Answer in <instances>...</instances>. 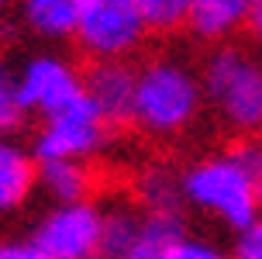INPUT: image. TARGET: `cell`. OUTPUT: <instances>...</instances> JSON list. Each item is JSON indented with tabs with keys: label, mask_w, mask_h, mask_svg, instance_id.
Segmentation results:
<instances>
[{
	"label": "cell",
	"mask_w": 262,
	"mask_h": 259,
	"mask_svg": "<svg viewBox=\"0 0 262 259\" xmlns=\"http://www.w3.org/2000/svg\"><path fill=\"white\" fill-rule=\"evenodd\" d=\"M252 155H255V173H259V194H262V135H259V142H255V149H252Z\"/></svg>",
	"instance_id": "cell-21"
},
{
	"label": "cell",
	"mask_w": 262,
	"mask_h": 259,
	"mask_svg": "<svg viewBox=\"0 0 262 259\" xmlns=\"http://www.w3.org/2000/svg\"><path fill=\"white\" fill-rule=\"evenodd\" d=\"M86 97L107 125H128L135 111V66L97 63L86 73Z\"/></svg>",
	"instance_id": "cell-9"
},
{
	"label": "cell",
	"mask_w": 262,
	"mask_h": 259,
	"mask_svg": "<svg viewBox=\"0 0 262 259\" xmlns=\"http://www.w3.org/2000/svg\"><path fill=\"white\" fill-rule=\"evenodd\" d=\"M135 204L142 211L159 214H183V190H180V173L169 166H148L135 180Z\"/></svg>",
	"instance_id": "cell-14"
},
{
	"label": "cell",
	"mask_w": 262,
	"mask_h": 259,
	"mask_svg": "<svg viewBox=\"0 0 262 259\" xmlns=\"http://www.w3.org/2000/svg\"><path fill=\"white\" fill-rule=\"evenodd\" d=\"M148 25L138 0H79L76 35L79 52L97 63H128V55L142 49Z\"/></svg>",
	"instance_id": "cell-4"
},
{
	"label": "cell",
	"mask_w": 262,
	"mask_h": 259,
	"mask_svg": "<svg viewBox=\"0 0 262 259\" xmlns=\"http://www.w3.org/2000/svg\"><path fill=\"white\" fill-rule=\"evenodd\" d=\"M17 90L28 114L49 121L86 97V73L55 49L28 52L17 63Z\"/></svg>",
	"instance_id": "cell-6"
},
{
	"label": "cell",
	"mask_w": 262,
	"mask_h": 259,
	"mask_svg": "<svg viewBox=\"0 0 262 259\" xmlns=\"http://www.w3.org/2000/svg\"><path fill=\"white\" fill-rule=\"evenodd\" d=\"M0 259H49L31 238H17V235H0Z\"/></svg>",
	"instance_id": "cell-18"
},
{
	"label": "cell",
	"mask_w": 262,
	"mask_h": 259,
	"mask_svg": "<svg viewBox=\"0 0 262 259\" xmlns=\"http://www.w3.org/2000/svg\"><path fill=\"white\" fill-rule=\"evenodd\" d=\"M183 235V214L142 211L135 201H124L104 211L100 259H162Z\"/></svg>",
	"instance_id": "cell-5"
},
{
	"label": "cell",
	"mask_w": 262,
	"mask_h": 259,
	"mask_svg": "<svg viewBox=\"0 0 262 259\" xmlns=\"http://www.w3.org/2000/svg\"><path fill=\"white\" fill-rule=\"evenodd\" d=\"M245 31H249V38H252V49L262 55V0L259 4H252V11H249V25H245Z\"/></svg>",
	"instance_id": "cell-20"
},
{
	"label": "cell",
	"mask_w": 262,
	"mask_h": 259,
	"mask_svg": "<svg viewBox=\"0 0 262 259\" xmlns=\"http://www.w3.org/2000/svg\"><path fill=\"white\" fill-rule=\"evenodd\" d=\"M38 187L52 204H79L90 201L93 169L90 163H38Z\"/></svg>",
	"instance_id": "cell-12"
},
{
	"label": "cell",
	"mask_w": 262,
	"mask_h": 259,
	"mask_svg": "<svg viewBox=\"0 0 262 259\" xmlns=\"http://www.w3.org/2000/svg\"><path fill=\"white\" fill-rule=\"evenodd\" d=\"M76 14L79 0H28V4H21L25 28L45 42L73 38L76 35Z\"/></svg>",
	"instance_id": "cell-13"
},
{
	"label": "cell",
	"mask_w": 262,
	"mask_h": 259,
	"mask_svg": "<svg viewBox=\"0 0 262 259\" xmlns=\"http://www.w3.org/2000/svg\"><path fill=\"white\" fill-rule=\"evenodd\" d=\"M180 190L186 207L238 235L262 218L255 155L242 145L217 149L186 163L180 169Z\"/></svg>",
	"instance_id": "cell-1"
},
{
	"label": "cell",
	"mask_w": 262,
	"mask_h": 259,
	"mask_svg": "<svg viewBox=\"0 0 262 259\" xmlns=\"http://www.w3.org/2000/svg\"><path fill=\"white\" fill-rule=\"evenodd\" d=\"M38 187V159L14 135H0V221L17 214Z\"/></svg>",
	"instance_id": "cell-10"
},
{
	"label": "cell",
	"mask_w": 262,
	"mask_h": 259,
	"mask_svg": "<svg viewBox=\"0 0 262 259\" xmlns=\"http://www.w3.org/2000/svg\"><path fill=\"white\" fill-rule=\"evenodd\" d=\"M138 4H142V17L148 31H159V35L183 28L186 14H190V4H183V0H138Z\"/></svg>",
	"instance_id": "cell-16"
},
{
	"label": "cell",
	"mask_w": 262,
	"mask_h": 259,
	"mask_svg": "<svg viewBox=\"0 0 262 259\" xmlns=\"http://www.w3.org/2000/svg\"><path fill=\"white\" fill-rule=\"evenodd\" d=\"M249 11L252 4L245 0H193L186 14V28L200 42H214L217 49V45H228L231 35H238L249 25Z\"/></svg>",
	"instance_id": "cell-11"
},
{
	"label": "cell",
	"mask_w": 262,
	"mask_h": 259,
	"mask_svg": "<svg viewBox=\"0 0 262 259\" xmlns=\"http://www.w3.org/2000/svg\"><path fill=\"white\" fill-rule=\"evenodd\" d=\"M25 101L17 90V66L7 63V55L0 52V135H14L25 125Z\"/></svg>",
	"instance_id": "cell-15"
},
{
	"label": "cell",
	"mask_w": 262,
	"mask_h": 259,
	"mask_svg": "<svg viewBox=\"0 0 262 259\" xmlns=\"http://www.w3.org/2000/svg\"><path fill=\"white\" fill-rule=\"evenodd\" d=\"M204 107L231 135H262V55L249 45H217L200 66Z\"/></svg>",
	"instance_id": "cell-3"
},
{
	"label": "cell",
	"mask_w": 262,
	"mask_h": 259,
	"mask_svg": "<svg viewBox=\"0 0 262 259\" xmlns=\"http://www.w3.org/2000/svg\"><path fill=\"white\" fill-rule=\"evenodd\" d=\"M200 111H204L200 73L183 55L159 52L135 69L131 125L142 135L156 142H172L193 128Z\"/></svg>",
	"instance_id": "cell-2"
},
{
	"label": "cell",
	"mask_w": 262,
	"mask_h": 259,
	"mask_svg": "<svg viewBox=\"0 0 262 259\" xmlns=\"http://www.w3.org/2000/svg\"><path fill=\"white\" fill-rule=\"evenodd\" d=\"M231 256H235V259H262V218L235 238Z\"/></svg>",
	"instance_id": "cell-19"
},
{
	"label": "cell",
	"mask_w": 262,
	"mask_h": 259,
	"mask_svg": "<svg viewBox=\"0 0 262 259\" xmlns=\"http://www.w3.org/2000/svg\"><path fill=\"white\" fill-rule=\"evenodd\" d=\"M31 242L49 259H100L104 207L93 201L52 204L31 228Z\"/></svg>",
	"instance_id": "cell-8"
},
{
	"label": "cell",
	"mask_w": 262,
	"mask_h": 259,
	"mask_svg": "<svg viewBox=\"0 0 262 259\" xmlns=\"http://www.w3.org/2000/svg\"><path fill=\"white\" fill-rule=\"evenodd\" d=\"M111 135H114V125H107L90 97H83L76 107L41 121L31 149L38 163H59V159L90 163L111 145Z\"/></svg>",
	"instance_id": "cell-7"
},
{
	"label": "cell",
	"mask_w": 262,
	"mask_h": 259,
	"mask_svg": "<svg viewBox=\"0 0 262 259\" xmlns=\"http://www.w3.org/2000/svg\"><path fill=\"white\" fill-rule=\"evenodd\" d=\"M162 259H235L228 249H221L210 238H200V235H183L176 246L166 252Z\"/></svg>",
	"instance_id": "cell-17"
}]
</instances>
